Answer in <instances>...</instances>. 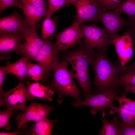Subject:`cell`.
Segmentation results:
<instances>
[{
    "label": "cell",
    "instance_id": "cell-1",
    "mask_svg": "<svg viewBox=\"0 0 135 135\" xmlns=\"http://www.w3.org/2000/svg\"><path fill=\"white\" fill-rule=\"evenodd\" d=\"M95 50L90 64L93 70L95 90L102 93L107 90L119 89L120 76L124 68L119 60L114 64L108 58L106 52Z\"/></svg>",
    "mask_w": 135,
    "mask_h": 135
},
{
    "label": "cell",
    "instance_id": "cell-2",
    "mask_svg": "<svg viewBox=\"0 0 135 135\" xmlns=\"http://www.w3.org/2000/svg\"><path fill=\"white\" fill-rule=\"evenodd\" d=\"M79 44L76 49L64 51L62 56L64 60L71 64L70 71L80 84L86 98L92 94L88 68L94 56L95 50H87L82 42Z\"/></svg>",
    "mask_w": 135,
    "mask_h": 135
},
{
    "label": "cell",
    "instance_id": "cell-3",
    "mask_svg": "<svg viewBox=\"0 0 135 135\" xmlns=\"http://www.w3.org/2000/svg\"><path fill=\"white\" fill-rule=\"evenodd\" d=\"M54 70L53 79L48 82L46 86L54 90L58 96V103L61 104L63 101V97L68 96L74 98L76 101L82 100L81 92L75 82L73 77L68 68V62L55 60L52 66Z\"/></svg>",
    "mask_w": 135,
    "mask_h": 135
},
{
    "label": "cell",
    "instance_id": "cell-4",
    "mask_svg": "<svg viewBox=\"0 0 135 135\" xmlns=\"http://www.w3.org/2000/svg\"><path fill=\"white\" fill-rule=\"evenodd\" d=\"M120 92L119 89L108 90L96 94H92L83 100L72 102V105L76 108L86 106L92 108L91 113L94 115L97 112L101 111L102 117L104 118L106 114V110L110 109V113L113 114L115 112L113 102L118 94Z\"/></svg>",
    "mask_w": 135,
    "mask_h": 135
},
{
    "label": "cell",
    "instance_id": "cell-5",
    "mask_svg": "<svg viewBox=\"0 0 135 135\" xmlns=\"http://www.w3.org/2000/svg\"><path fill=\"white\" fill-rule=\"evenodd\" d=\"M80 27L84 39L82 43L86 49L91 50L96 48L106 52L107 46L112 42L105 28L94 24H86L83 23Z\"/></svg>",
    "mask_w": 135,
    "mask_h": 135
},
{
    "label": "cell",
    "instance_id": "cell-6",
    "mask_svg": "<svg viewBox=\"0 0 135 135\" xmlns=\"http://www.w3.org/2000/svg\"><path fill=\"white\" fill-rule=\"evenodd\" d=\"M4 106L8 109L13 110H18L24 111L27 100L32 101L34 98L30 95L27 85L20 82L16 87L2 95Z\"/></svg>",
    "mask_w": 135,
    "mask_h": 135
},
{
    "label": "cell",
    "instance_id": "cell-7",
    "mask_svg": "<svg viewBox=\"0 0 135 135\" xmlns=\"http://www.w3.org/2000/svg\"><path fill=\"white\" fill-rule=\"evenodd\" d=\"M80 24L76 20L62 31L54 34L59 54L82 42L81 40L83 38V34L80 27Z\"/></svg>",
    "mask_w": 135,
    "mask_h": 135
},
{
    "label": "cell",
    "instance_id": "cell-8",
    "mask_svg": "<svg viewBox=\"0 0 135 135\" xmlns=\"http://www.w3.org/2000/svg\"><path fill=\"white\" fill-rule=\"evenodd\" d=\"M68 5H73L77 12V19L81 24L99 21L101 10L100 0H68Z\"/></svg>",
    "mask_w": 135,
    "mask_h": 135
},
{
    "label": "cell",
    "instance_id": "cell-9",
    "mask_svg": "<svg viewBox=\"0 0 135 135\" xmlns=\"http://www.w3.org/2000/svg\"><path fill=\"white\" fill-rule=\"evenodd\" d=\"M52 38L50 37L44 40V43L37 54L34 60L42 67L46 78L48 80L51 76L54 60L58 58L59 54L55 43L52 42Z\"/></svg>",
    "mask_w": 135,
    "mask_h": 135
},
{
    "label": "cell",
    "instance_id": "cell-10",
    "mask_svg": "<svg viewBox=\"0 0 135 135\" xmlns=\"http://www.w3.org/2000/svg\"><path fill=\"white\" fill-rule=\"evenodd\" d=\"M54 110L50 106L32 102L25 108L24 112L20 113L16 117L17 130L26 128L27 123L30 121L36 122L47 118L50 112Z\"/></svg>",
    "mask_w": 135,
    "mask_h": 135
},
{
    "label": "cell",
    "instance_id": "cell-11",
    "mask_svg": "<svg viewBox=\"0 0 135 135\" xmlns=\"http://www.w3.org/2000/svg\"><path fill=\"white\" fill-rule=\"evenodd\" d=\"M99 21L104 25L108 34L112 40L119 36L118 32L126 26L128 20L122 17L114 10L110 12L101 8L99 17Z\"/></svg>",
    "mask_w": 135,
    "mask_h": 135
},
{
    "label": "cell",
    "instance_id": "cell-12",
    "mask_svg": "<svg viewBox=\"0 0 135 135\" xmlns=\"http://www.w3.org/2000/svg\"><path fill=\"white\" fill-rule=\"evenodd\" d=\"M37 29L36 28L31 27L21 32L24 40L21 55L26 56L29 59L34 60L44 42L38 34Z\"/></svg>",
    "mask_w": 135,
    "mask_h": 135
},
{
    "label": "cell",
    "instance_id": "cell-13",
    "mask_svg": "<svg viewBox=\"0 0 135 135\" xmlns=\"http://www.w3.org/2000/svg\"><path fill=\"white\" fill-rule=\"evenodd\" d=\"M31 27L27 20L16 11L0 18V34L20 33Z\"/></svg>",
    "mask_w": 135,
    "mask_h": 135
},
{
    "label": "cell",
    "instance_id": "cell-14",
    "mask_svg": "<svg viewBox=\"0 0 135 135\" xmlns=\"http://www.w3.org/2000/svg\"><path fill=\"white\" fill-rule=\"evenodd\" d=\"M120 64L124 69L131 58L133 53V43L132 38L127 31L112 41Z\"/></svg>",
    "mask_w": 135,
    "mask_h": 135
},
{
    "label": "cell",
    "instance_id": "cell-15",
    "mask_svg": "<svg viewBox=\"0 0 135 135\" xmlns=\"http://www.w3.org/2000/svg\"><path fill=\"white\" fill-rule=\"evenodd\" d=\"M0 58L7 60L10 58V52H15L21 55L23 36L22 33L0 34Z\"/></svg>",
    "mask_w": 135,
    "mask_h": 135
},
{
    "label": "cell",
    "instance_id": "cell-16",
    "mask_svg": "<svg viewBox=\"0 0 135 135\" xmlns=\"http://www.w3.org/2000/svg\"><path fill=\"white\" fill-rule=\"evenodd\" d=\"M21 4L25 19L31 27L37 28L40 20L47 16L48 6L39 7L25 2Z\"/></svg>",
    "mask_w": 135,
    "mask_h": 135
},
{
    "label": "cell",
    "instance_id": "cell-17",
    "mask_svg": "<svg viewBox=\"0 0 135 135\" xmlns=\"http://www.w3.org/2000/svg\"><path fill=\"white\" fill-rule=\"evenodd\" d=\"M29 59L26 56H23L20 59L14 63L7 62L4 66L8 74H12L20 81L26 80L28 76L27 63Z\"/></svg>",
    "mask_w": 135,
    "mask_h": 135
},
{
    "label": "cell",
    "instance_id": "cell-18",
    "mask_svg": "<svg viewBox=\"0 0 135 135\" xmlns=\"http://www.w3.org/2000/svg\"><path fill=\"white\" fill-rule=\"evenodd\" d=\"M26 82L28 90L30 95L34 98L35 97L42 98L46 101H51L54 95L53 89L50 86L42 84L38 81L33 83L28 81Z\"/></svg>",
    "mask_w": 135,
    "mask_h": 135
},
{
    "label": "cell",
    "instance_id": "cell-19",
    "mask_svg": "<svg viewBox=\"0 0 135 135\" xmlns=\"http://www.w3.org/2000/svg\"><path fill=\"white\" fill-rule=\"evenodd\" d=\"M57 121L46 118L35 122L31 126L29 134L34 135H50L53 125Z\"/></svg>",
    "mask_w": 135,
    "mask_h": 135
},
{
    "label": "cell",
    "instance_id": "cell-20",
    "mask_svg": "<svg viewBox=\"0 0 135 135\" xmlns=\"http://www.w3.org/2000/svg\"><path fill=\"white\" fill-rule=\"evenodd\" d=\"M27 67L28 76L30 79L35 82L40 80L42 83L46 85L48 81L46 78L44 71L39 64L32 63L28 60Z\"/></svg>",
    "mask_w": 135,
    "mask_h": 135
},
{
    "label": "cell",
    "instance_id": "cell-21",
    "mask_svg": "<svg viewBox=\"0 0 135 135\" xmlns=\"http://www.w3.org/2000/svg\"><path fill=\"white\" fill-rule=\"evenodd\" d=\"M118 118L114 117L112 120H102L103 126L99 134L102 135H120Z\"/></svg>",
    "mask_w": 135,
    "mask_h": 135
},
{
    "label": "cell",
    "instance_id": "cell-22",
    "mask_svg": "<svg viewBox=\"0 0 135 135\" xmlns=\"http://www.w3.org/2000/svg\"><path fill=\"white\" fill-rule=\"evenodd\" d=\"M56 27L55 21L50 17L46 16L42 24L41 39L45 40L50 37L54 32Z\"/></svg>",
    "mask_w": 135,
    "mask_h": 135
},
{
    "label": "cell",
    "instance_id": "cell-23",
    "mask_svg": "<svg viewBox=\"0 0 135 135\" xmlns=\"http://www.w3.org/2000/svg\"><path fill=\"white\" fill-rule=\"evenodd\" d=\"M120 14L124 12L128 16L129 19L135 17V0H125L120 3L114 10Z\"/></svg>",
    "mask_w": 135,
    "mask_h": 135
},
{
    "label": "cell",
    "instance_id": "cell-24",
    "mask_svg": "<svg viewBox=\"0 0 135 135\" xmlns=\"http://www.w3.org/2000/svg\"><path fill=\"white\" fill-rule=\"evenodd\" d=\"M120 82L123 87L135 85V69H128L125 67L120 76Z\"/></svg>",
    "mask_w": 135,
    "mask_h": 135
},
{
    "label": "cell",
    "instance_id": "cell-25",
    "mask_svg": "<svg viewBox=\"0 0 135 135\" xmlns=\"http://www.w3.org/2000/svg\"><path fill=\"white\" fill-rule=\"evenodd\" d=\"M114 110L118 114V118L126 123L132 124L135 122V112L120 107L115 106Z\"/></svg>",
    "mask_w": 135,
    "mask_h": 135
},
{
    "label": "cell",
    "instance_id": "cell-26",
    "mask_svg": "<svg viewBox=\"0 0 135 135\" xmlns=\"http://www.w3.org/2000/svg\"><path fill=\"white\" fill-rule=\"evenodd\" d=\"M48 9L46 16L51 17L55 12L65 5H68V0H47Z\"/></svg>",
    "mask_w": 135,
    "mask_h": 135
},
{
    "label": "cell",
    "instance_id": "cell-27",
    "mask_svg": "<svg viewBox=\"0 0 135 135\" xmlns=\"http://www.w3.org/2000/svg\"><path fill=\"white\" fill-rule=\"evenodd\" d=\"M16 112L8 109L0 112V128H4L6 130H9L11 125L9 121L11 116Z\"/></svg>",
    "mask_w": 135,
    "mask_h": 135
},
{
    "label": "cell",
    "instance_id": "cell-28",
    "mask_svg": "<svg viewBox=\"0 0 135 135\" xmlns=\"http://www.w3.org/2000/svg\"><path fill=\"white\" fill-rule=\"evenodd\" d=\"M124 93L120 97L116 96L115 100L119 103L120 107L130 111L135 112V101L127 98Z\"/></svg>",
    "mask_w": 135,
    "mask_h": 135
},
{
    "label": "cell",
    "instance_id": "cell-29",
    "mask_svg": "<svg viewBox=\"0 0 135 135\" xmlns=\"http://www.w3.org/2000/svg\"><path fill=\"white\" fill-rule=\"evenodd\" d=\"M120 135H135V123L130 124L118 120Z\"/></svg>",
    "mask_w": 135,
    "mask_h": 135
},
{
    "label": "cell",
    "instance_id": "cell-30",
    "mask_svg": "<svg viewBox=\"0 0 135 135\" xmlns=\"http://www.w3.org/2000/svg\"><path fill=\"white\" fill-rule=\"evenodd\" d=\"M14 6L22 8V6L19 0H0V14L6 8Z\"/></svg>",
    "mask_w": 135,
    "mask_h": 135
},
{
    "label": "cell",
    "instance_id": "cell-31",
    "mask_svg": "<svg viewBox=\"0 0 135 135\" xmlns=\"http://www.w3.org/2000/svg\"><path fill=\"white\" fill-rule=\"evenodd\" d=\"M122 0H100L101 8L104 10L109 11L115 9L120 3Z\"/></svg>",
    "mask_w": 135,
    "mask_h": 135
},
{
    "label": "cell",
    "instance_id": "cell-32",
    "mask_svg": "<svg viewBox=\"0 0 135 135\" xmlns=\"http://www.w3.org/2000/svg\"><path fill=\"white\" fill-rule=\"evenodd\" d=\"M9 74L6 70L4 66L0 67V106H4L2 95L5 92L2 89V87L4 80L6 76Z\"/></svg>",
    "mask_w": 135,
    "mask_h": 135
},
{
    "label": "cell",
    "instance_id": "cell-33",
    "mask_svg": "<svg viewBox=\"0 0 135 135\" xmlns=\"http://www.w3.org/2000/svg\"><path fill=\"white\" fill-rule=\"evenodd\" d=\"M126 31L130 35L132 39L134 45L135 46V17L128 20L126 26Z\"/></svg>",
    "mask_w": 135,
    "mask_h": 135
},
{
    "label": "cell",
    "instance_id": "cell-34",
    "mask_svg": "<svg viewBox=\"0 0 135 135\" xmlns=\"http://www.w3.org/2000/svg\"><path fill=\"white\" fill-rule=\"evenodd\" d=\"M46 1L47 0H19L20 4L22 2H25L39 7L48 6Z\"/></svg>",
    "mask_w": 135,
    "mask_h": 135
},
{
    "label": "cell",
    "instance_id": "cell-35",
    "mask_svg": "<svg viewBox=\"0 0 135 135\" xmlns=\"http://www.w3.org/2000/svg\"><path fill=\"white\" fill-rule=\"evenodd\" d=\"M124 94L126 95L129 92L135 94V85H129L125 87L124 88Z\"/></svg>",
    "mask_w": 135,
    "mask_h": 135
},
{
    "label": "cell",
    "instance_id": "cell-36",
    "mask_svg": "<svg viewBox=\"0 0 135 135\" xmlns=\"http://www.w3.org/2000/svg\"><path fill=\"white\" fill-rule=\"evenodd\" d=\"M24 132H20L19 131L14 132H4V131L0 132V135H16L19 134H24Z\"/></svg>",
    "mask_w": 135,
    "mask_h": 135
},
{
    "label": "cell",
    "instance_id": "cell-37",
    "mask_svg": "<svg viewBox=\"0 0 135 135\" xmlns=\"http://www.w3.org/2000/svg\"><path fill=\"white\" fill-rule=\"evenodd\" d=\"M126 67L128 69H135V61L132 62V64L130 66H126Z\"/></svg>",
    "mask_w": 135,
    "mask_h": 135
}]
</instances>
